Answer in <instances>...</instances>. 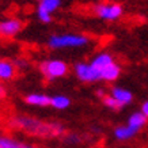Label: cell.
Segmentation results:
<instances>
[{
	"mask_svg": "<svg viewBox=\"0 0 148 148\" xmlns=\"http://www.w3.org/2000/svg\"><path fill=\"white\" fill-rule=\"evenodd\" d=\"M113 63H114V58H113V56L110 53H108V52H101V53H98L91 60V65L97 68L99 72L102 71L103 68H106L108 65H110V64H113Z\"/></svg>",
	"mask_w": 148,
	"mask_h": 148,
	"instance_id": "4fadbf2b",
	"label": "cell"
},
{
	"mask_svg": "<svg viewBox=\"0 0 148 148\" xmlns=\"http://www.w3.org/2000/svg\"><path fill=\"white\" fill-rule=\"evenodd\" d=\"M61 5V0H42L41 3H38V7L37 8H41L46 11V12H54Z\"/></svg>",
	"mask_w": 148,
	"mask_h": 148,
	"instance_id": "2e32d148",
	"label": "cell"
},
{
	"mask_svg": "<svg viewBox=\"0 0 148 148\" xmlns=\"http://www.w3.org/2000/svg\"><path fill=\"white\" fill-rule=\"evenodd\" d=\"M8 125L15 130H19L32 137L50 139L63 136L65 129L60 122H46L30 116H14L10 118Z\"/></svg>",
	"mask_w": 148,
	"mask_h": 148,
	"instance_id": "6da1fadb",
	"label": "cell"
},
{
	"mask_svg": "<svg viewBox=\"0 0 148 148\" xmlns=\"http://www.w3.org/2000/svg\"><path fill=\"white\" fill-rule=\"evenodd\" d=\"M75 75L83 83H94L101 80V72L95 67L91 65V63H77L73 67Z\"/></svg>",
	"mask_w": 148,
	"mask_h": 148,
	"instance_id": "5b68a950",
	"label": "cell"
},
{
	"mask_svg": "<svg viewBox=\"0 0 148 148\" xmlns=\"http://www.w3.org/2000/svg\"><path fill=\"white\" fill-rule=\"evenodd\" d=\"M97 95H98L99 98H105L106 97V92H105V90H102V88H99V90H97Z\"/></svg>",
	"mask_w": 148,
	"mask_h": 148,
	"instance_id": "44dd1931",
	"label": "cell"
},
{
	"mask_svg": "<svg viewBox=\"0 0 148 148\" xmlns=\"http://www.w3.org/2000/svg\"><path fill=\"white\" fill-rule=\"evenodd\" d=\"M23 29V22L18 18H5L0 22V34L4 38L18 36Z\"/></svg>",
	"mask_w": 148,
	"mask_h": 148,
	"instance_id": "8992f818",
	"label": "cell"
},
{
	"mask_svg": "<svg viewBox=\"0 0 148 148\" xmlns=\"http://www.w3.org/2000/svg\"><path fill=\"white\" fill-rule=\"evenodd\" d=\"M141 113L148 118V101H145V102L141 105Z\"/></svg>",
	"mask_w": 148,
	"mask_h": 148,
	"instance_id": "ffe728a7",
	"label": "cell"
},
{
	"mask_svg": "<svg viewBox=\"0 0 148 148\" xmlns=\"http://www.w3.org/2000/svg\"><path fill=\"white\" fill-rule=\"evenodd\" d=\"M71 105V99L65 97V95H53L50 97V106L56 110H65L69 108Z\"/></svg>",
	"mask_w": 148,
	"mask_h": 148,
	"instance_id": "9a60e30c",
	"label": "cell"
},
{
	"mask_svg": "<svg viewBox=\"0 0 148 148\" xmlns=\"http://www.w3.org/2000/svg\"><path fill=\"white\" fill-rule=\"evenodd\" d=\"M147 122H148V118L144 116L143 113L135 112L128 117V122H126V124H128L130 128H133V129H136L137 132H140L144 126L147 125Z\"/></svg>",
	"mask_w": 148,
	"mask_h": 148,
	"instance_id": "5bb4252c",
	"label": "cell"
},
{
	"mask_svg": "<svg viewBox=\"0 0 148 148\" xmlns=\"http://www.w3.org/2000/svg\"><path fill=\"white\" fill-rule=\"evenodd\" d=\"M102 103L105 105V106H106V108L110 109V110H120V109L122 108L121 105H120V103L117 102L116 99L113 98V97H112L110 94L106 95L105 98H102Z\"/></svg>",
	"mask_w": 148,
	"mask_h": 148,
	"instance_id": "e0dca14e",
	"label": "cell"
},
{
	"mask_svg": "<svg viewBox=\"0 0 148 148\" xmlns=\"http://www.w3.org/2000/svg\"><path fill=\"white\" fill-rule=\"evenodd\" d=\"M92 11L99 19L113 22V21H117V19L121 18L124 8L118 3H98V4L94 5Z\"/></svg>",
	"mask_w": 148,
	"mask_h": 148,
	"instance_id": "277c9868",
	"label": "cell"
},
{
	"mask_svg": "<svg viewBox=\"0 0 148 148\" xmlns=\"http://www.w3.org/2000/svg\"><path fill=\"white\" fill-rule=\"evenodd\" d=\"M41 1H42V0H38V3H41Z\"/></svg>",
	"mask_w": 148,
	"mask_h": 148,
	"instance_id": "7402d4cb",
	"label": "cell"
},
{
	"mask_svg": "<svg viewBox=\"0 0 148 148\" xmlns=\"http://www.w3.org/2000/svg\"><path fill=\"white\" fill-rule=\"evenodd\" d=\"M90 42V38L83 34H53L48 38V48L50 49H72L82 48Z\"/></svg>",
	"mask_w": 148,
	"mask_h": 148,
	"instance_id": "7a4b0ae2",
	"label": "cell"
},
{
	"mask_svg": "<svg viewBox=\"0 0 148 148\" xmlns=\"http://www.w3.org/2000/svg\"><path fill=\"white\" fill-rule=\"evenodd\" d=\"M25 102L30 106L45 108V106H50V97H48L46 94H41V92H33L25 97Z\"/></svg>",
	"mask_w": 148,
	"mask_h": 148,
	"instance_id": "ba28073f",
	"label": "cell"
},
{
	"mask_svg": "<svg viewBox=\"0 0 148 148\" xmlns=\"http://www.w3.org/2000/svg\"><path fill=\"white\" fill-rule=\"evenodd\" d=\"M0 148H41L38 145L30 143H25L21 140H16L10 136H1L0 137Z\"/></svg>",
	"mask_w": 148,
	"mask_h": 148,
	"instance_id": "30bf717a",
	"label": "cell"
},
{
	"mask_svg": "<svg viewBox=\"0 0 148 148\" xmlns=\"http://www.w3.org/2000/svg\"><path fill=\"white\" fill-rule=\"evenodd\" d=\"M15 72H16V67L12 61L10 60H1L0 61V79L3 82H8L15 76Z\"/></svg>",
	"mask_w": 148,
	"mask_h": 148,
	"instance_id": "7c38bea8",
	"label": "cell"
},
{
	"mask_svg": "<svg viewBox=\"0 0 148 148\" xmlns=\"http://www.w3.org/2000/svg\"><path fill=\"white\" fill-rule=\"evenodd\" d=\"M121 75V67L114 61L113 64L108 65L106 68H103L101 71V80L103 82H114L117 80Z\"/></svg>",
	"mask_w": 148,
	"mask_h": 148,
	"instance_id": "8fae6325",
	"label": "cell"
},
{
	"mask_svg": "<svg viewBox=\"0 0 148 148\" xmlns=\"http://www.w3.org/2000/svg\"><path fill=\"white\" fill-rule=\"evenodd\" d=\"M40 71L48 82L64 77L68 73V65L61 60H45L40 64Z\"/></svg>",
	"mask_w": 148,
	"mask_h": 148,
	"instance_id": "3957f363",
	"label": "cell"
},
{
	"mask_svg": "<svg viewBox=\"0 0 148 148\" xmlns=\"http://www.w3.org/2000/svg\"><path fill=\"white\" fill-rule=\"evenodd\" d=\"M65 143L67 144H71V145H76V144L80 143V137L75 133H68L65 136Z\"/></svg>",
	"mask_w": 148,
	"mask_h": 148,
	"instance_id": "d6986e66",
	"label": "cell"
},
{
	"mask_svg": "<svg viewBox=\"0 0 148 148\" xmlns=\"http://www.w3.org/2000/svg\"><path fill=\"white\" fill-rule=\"evenodd\" d=\"M139 132L133 128H130L128 124L126 125H120V126H116L114 130H113V135L116 137L118 141H126V140H130L133 139Z\"/></svg>",
	"mask_w": 148,
	"mask_h": 148,
	"instance_id": "9c48e42d",
	"label": "cell"
},
{
	"mask_svg": "<svg viewBox=\"0 0 148 148\" xmlns=\"http://www.w3.org/2000/svg\"><path fill=\"white\" fill-rule=\"evenodd\" d=\"M110 95L121 105L122 108L126 106V105H129L132 102V99H133V95H132V92L129 90H126L124 87H117V86L116 87H112Z\"/></svg>",
	"mask_w": 148,
	"mask_h": 148,
	"instance_id": "52a82bcc",
	"label": "cell"
},
{
	"mask_svg": "<svg viewBox=\"0 0 148 148\" xmlns=\"http://www.w3.org/2000/svg\"><path fill=\"white\" fill-rule=\"evenodd\" d=\"M37 18L40 19V22L42 23H50L52 22V14L46 12V11L41 8H37Z\"/></svg>",
	"mask_w": 148,
	"mask_h": 148,
	"instance_id": "ac0fdd59",
	"label": "cell"
}]
</instances>
